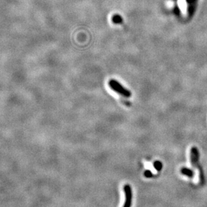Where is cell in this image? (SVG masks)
Instances as JSON below:
<instances>
[{"mask_svg":"<svg viewBox=\"0 0 207 207\" xmlns=\"http://www.w3.org/2000/svg\"><path fill=\"white\" fill-rule=\"evenodd\" d=\"M199 159V152L196 147H193L190 150V163L193 167H196L199 170V177H200V182L202 185L204 183V177L203 174V171L198 164Z\"/></svg>","mask_w":207,"mask_h":207,"instance_id":"1","label":"cell"},{"mask_svg":"<svg viewBox=\"0 0 207 207\" xmlns=\"http://www.w3.org/2000/svg\"><path fill=\"white\" fill-rule=\"evenodd\" d=\"M108 85L111 89H112L115 92L121 95L123 97H130L132 95L131 92L128 89L124 87V86L116 80L110 79L108 81Z\"/></svg>","mask_w":207,"mask_h":207,"instance_id":"2","label":"cell"},{"mask_svg":"<svg viewBox=\"0 0 207 207\" xmlns=\"http://www.w3.org/2000/svg\"><path fill=\"white\" fill-rule=\"evenodd\" d=\"M124 192L125 194V202L123 207H130L132 203V193L131 188L129 185H125L124 186Z\"/></svg>","mask_w":207,"mask_h":207,"instance_id":"3","label":"cell"},{"mask_svg":"<svg viewBox=\"0 0 207 207\" xmlns=\"http://www.w3.org/2000/svg\"><path fill=\"white\" fill-rule=\"evenodd\" d=\"M181 173H182L183 175H186V176H188V177H194V171H193L192 169H189V168H187V167H182V168L181 169Z\"/></svg>","mask_w":207,"mask_h":207,"instance_id":"4","label":"cell"},{"mask_svg":"<svg viewBox=\"0 0 207 207\" xmlns=\"http://www.w3.org/2000/svg\"><path fill=\"white\" fill-rule=\"evenodd\" d=\"M153 166L156 170L159 171L161 170L162 167H163V165H162V163L160 161H155L153 163Z\"/></svg>","mask_w":207,"mask_h":207,"instance_id":"5","label":"cell"},{"mask_svg":"<svg viewBox=\"0 0 207 207\" xmlns=\"http://www.w3.org/2000/svg\"><path fill=\"white\" fill-rule=\"evenodd\" d=\"M178 5L181 10H184L186 8V1H185V0H178Z\"/></svg>","mask_w":207,"mask_h":207,"instance_id":"6","label":"cell"},{"mask_svg":"<svg viewBox=\"0 0 207 207\" xmlns=\"http://www.w3.org/2000/svg\"><path fill=\"white\" fill-rule=\"evenodd\" d=\"M112 21L115 24H120V23H122V19L120 16L116 15L112 17Z\"/></svg>","mask_w":207,"mask_h":207,"instance_id":"7","label":"cell"},{"mask_svg":"<svg viewBox=\"0 0 207 207\" xmlns=\"http://www.w3.org/2000/svg\"><path fill=\"white\" fill-rule=\"evenodd\" d=\"M144 175L146 177H148V178H149V177H153V173H152L150 170H146L144 172Z\"/></svg>","mask_w":207,"mask_h":207,"instance_id":"8","label":"cell"}]
</instances>
